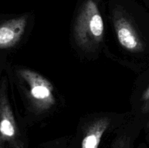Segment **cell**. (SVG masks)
Wrapping results in <instances>:
<instances>
[{"label":"cell","mask_w":149,"mask_h":148,"mask_svg":"<svg viewBox=\"0 0 149 148\" xmlns=\"http://www.w3.org/2000/svg\"><path fill=\"white\" fill-rule=\"evenodd\" d=\"M104 22L97 5L93 0L84 3L77 17L75 36L81 46H92L97 44L103 39Z\"/></svg>","instance_id":"obj_1"},{"label":"cell","mask_w":149,"mask_h":148,"mask_svg":"<svg viewBox=\"0 0 149 148\" xmlns=\"http://www.w3.org/2000/svg\"><path fill=\"white\" fill-rule=\"evenodd\" d=\"M19 74L29 86L30 96L39 108L45 110L55 104L53 86L47 78L29 69L20 70Z\"/></svg>","instance_id":"obj_2"},{"label":"cell","mask_w":149,"mask_h":148,"mask_svg":"<svg viewBox=\"0 0 149 148\" xmlns=\"http://www.w3.org/2000/svg\"><path fill=\"white\" fill-rule=\"evenodd\" d=\"M20 148L18 131L13 113L4 97H0V147Z\"/></svg>","instance_id":"obj_3"},{"label":"cell","mask_w":149,"mask_h":148,"mask_svg":"<svg viewBox=\"0 0 149 148\" xmlns=\"http://www.w3.org/2000/svg\"><path fill=\"white\" fill-rule=\"evenodd\" d=\"M118 41L129 52H140L143 48L142 41L132 25L124 17H119L114 22Z\"/></svg>","instance_id":"obj_4"},{"label":"cell","mask_w":149,"mask_h":148,"mask_svg":"<svg viewBox=\"0 0 149 148\" xmlns=\"http://www.w3.org/2000/svg\"><path fill=\"white\" fill-rule=\"evenodd\" d=\"M26 17L12 19L0 26V49L15 46L21 39L26 29Z\"/></svg>","instance_id":"obj_5"},{"label":"cell","mask_w":149,"mask_h":148,"mask_svg":"<svg viewBox=\"0 0 149 148\" xmlns=\"http://www.w3.org/2000/svg\"><path fill=\"white\" fill-rule=\"evenodd\" d=\"M109 124L110 120L106 118L94 122L86 131L81 141V148H98Z\"/></svg>","instance_id":"obj_6"},{"label":"cell","mask_w":149,"mask_h":148,"mask_svg":"<svg viewBox=\"0 0 149 148\" xmlns=\"http://www.w3.org/2000/svg\"><path fill=\"white\" fill-rule=\"evenodd\" d=\"M142 100L143 101L145 104V110L149 111V86L147 87L146 89L144 91L142 95Z\"/></svg>","instance_id":"obj_7"},{"label":"cell","mask_w":149,"mask_h":148,"mask_svg":"<svg viewBox=\"0 0 149 148\" xmlns=\"http://www.w3.org/2000/svg\"><path fill=\"white\" fill-rule=\"evenodd\" d=\"M114 148H128V145L126 141L121 140L120 142H119L116 144V145L114 147Z\"/></svg>","instance_id":"obj_8"}]
</instances>
